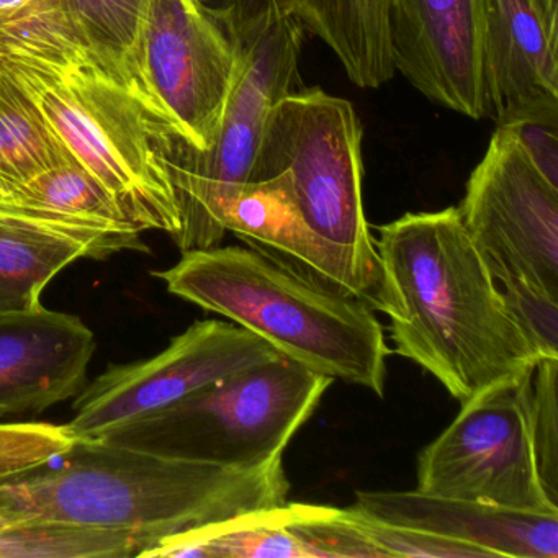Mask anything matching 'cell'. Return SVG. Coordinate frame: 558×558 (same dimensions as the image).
I'll use <instances>...</instances> for the list:
<instances>
[{"label":"cell","instance_id":"cell-31","mask_svg":"<svg viewBox=\"0 0 558 558\" xmlns=\"http://www.w3.org/2000/svg\"><path fill=\"white\" fill-rule=\"evenodd\" d=\"M14 522V519L11 518V515L8 514L5 511H0V531H4L5 527H9V525Z\"/></svg>","mask_w":558,"mask_h":558},{"label":"cell","instance_id":"cell-21","mask_svg":"<svg viewBox=\"0 0 558 558\" xmlns=\"http://www.w3.org/2000/svg\"><path fill=\"white\" fill-rule=\"evenodd\" d=\"M151 544L136 532L27 519L0 531V558L143 557Z\"/></svg>","mask_w":558,"mask_h":558},{"label":"cell","instance_id":"cell-19","mask_svg":"<svg viewBox=\"0 0 558 558\" xmlns=\"http://www.w3.org/2000/svg\"><path fill=\"white\" fill-rule=\"evenodd\" d=\"M148 2L149 0H60V5L87 44L122 77L143 109L178 136L146 81L142 34Z\"/></svg>","mask_w":558,"mask_h":558},{"label":"cell","instance_id":"cell-1","mask_svg":"<svg viewBox=\"0 0 558 558\" xmlns=\"http://www.w3.org/2000/svg\"><path fill=\"white\" fill-rule=\"evenodd\" d=\"M0 73L24 90L140 231L178 234L181 210L168 159L181 138L143 109L60 0H32L0 14Z\"/></svg>","mask_w":558,"mask_h":558},{"label":"cell","instance_id":"cell-7","mask_svg":"<svg viewBox=\"0 0 558 558\" xmlns=\"http://www.w3.org/2000/svg\"><path fill=\"white\" fill-rule=\"evenodd\" d=\"M305 31L276 0L250 32L236 38L241 66L208 151L178 140L168 166L181 210L174 236L181 253L210 250L223 243L227 231L218 208L238 185L253 179L254 161L272 107L300 86V57Z\"/></svg>","mask_w":558,"mask_h":558},{"label":"cell","instance_id":"cell-10","mask_svg":"<svg viewBox=\"0 0 558 558\" xmlns=\"http://www.w3.org/2000/svg\"><path fill=\"white\" fill-rule=\"evenodd\" d=\"M279 355L269 342L234 323L195 322L159 354L112 365L84 385L74 397L68 426L77 439H99Z\"/></svg>","mask_w":558,"mask_h":558},{"label":"cell","instance_id":"cell-13","mask_svg":"<svg viewBox=\"0 0 558 558\" xmlns=\"http://www.w3.org/2000/svg\"><path fill=\"white\" fill-rule=\"evenodd\" d=\"M142 231L0 202V312L34 308L54 277L80 259L145 250Z\"/></svg>","mask_w":558,"mask_h":558},{"label":"cell","instance_id":"cell-32","mask_svg":"<svg viewBox=\"0 0 558 558\" xmlns=\"http://www.w3.org/2000/svg\"><path fill=\"white\" fill-rule=\"evenodd\" d=\"M9 5V0H0V12L4 11Z\"/></svg>","mask_w":558,"mask_h":558},{"label":"cell","instance_id":"cell-18","mask_svg":"<svg viewBox=\"0 0 558 558\" xmlns=\"http://www.w3.org/2000/svg\"><path fill=\"white\" fill-rule=\"evenodd\" d=\"M303 31L332 51L345 76L361 89L393 80L390 0H276Z\"/></svg>","mask_w":558,"mask_h":558},{"label":"cell","instance_id":"cell-28","mask_svg":"<svg viewBox=\"0 0 558 558\" xmlns=\"http://www.w3.org/2000/svg\"><path fill=\"white\" fill-rule=\"evenodd\" d=\"M512 318L541 359H558V300L524 283L498 286Z\"/></svg>","mask_w":558,"mask_h":558},{"label":"cell","instance_id":"cell-20","mask_svg":"<svg viewBox=\"0 0 558 558\" xmlns=\"http://www.w3.org/2000/svg\"><path fill=\"white\" fill-rule=\"evenodd\" d=\"M74 159L24 90L0 73V182L15 194L35 175Z\"/></svg>","mask_w":558,"mask_h":558},{"label":"cell","instance_id":"cell-14","mask_svg":"<svg viewBox=\"0 0 558 558\" xmlns=\"http://www.w3.org/2000/svg\"><path fill=\"white\" fill-rule=\"evenodd\" d=\"M96 336L83 319L45 308L0 312V417L40 413L86 385Z\"/></svg>","mask_w":558,"mask_h":558},{"label":"cell","instance_id":"cell-3","mask_svg":"<svg viewBox=\"0 0 558 558\" xmlns=\"http://www.w3.org/2000/svg\"><path fill=\"white\" fill-rule=\"evenodd\" d=\"M54 462L0 483V511L14 522L136 532L151 538L153 547L169 535L289 501L283 457L233 470L77 439Z\"/></svg>","mask_w":558,"mask_h":558},{"label":"cell","instance_id":"cell-15","mask_svg":"<svg viewBox=\"0 0 558 558\" xmlns=\"http://www.w3.org/2000/svg\"><path fill=\"white\" fill-rule=\"evenodd\" d=\"M352 508L387 524L452 538L489 558H558V514L413 492H357Z\"/></svg>","mask_w":558,"mask_h":558},{"label":"cell","instance_id":"cell-12","mask_svg":"<svg viewBox=\"0 0 558 558\" xmlns=\"http://www.w3.org/2000/svg\"><path fill=\"white\" fill-rule=\"evenodd\" d=\"M395 70L430 102L493 120L485 66V0H390Z\"/></svg>","mask_w":558,"mask_h":558},{"label":"cell","instance_id":"cell-2","mask_svg":"<svg viewBox=\"0 0 558 558\" xmlns=\"http://www.w3.org/2000/svg\"><path fill=\"white\" fill-rule=\"evenodd\" d=\"M377 231L375 247L403 306V316L390 319L395 354L433 375L460 404L542 361L457 207L407 214Z\"/></svg>","mask_w":558,"mask_h":558},{"label":"cell","instance_id":"cell-26","mask_svg":"<svg viewBox=\"0 0 558 558\" xmlns=\"http://www.w3.org/2000/svg\"><path fill=\"white\" fill-rule=\"evenodd\" d=\"M496 126L521 146L538 174L558 189V102H544L505 113Z\"/></svg>","mask_w":558,"mask_h":558},{"label":"cell","instance_id":"cell-25","mask_svg":"<svg viewBox=\"0 0 558 558\" xmlns=\"http://www.w3.org/2000/svg\"><path fill=\"white\" fill-rule=\"evenodd\" d=\"M558 359L532 368L531 416L535 457L545 492L558 505Z\"/></svg>","mask_w":558,"mask_h":558},{"label":"cell","instance_id":"cell-29","mask_svg":"<svg viewBox=\"0 0 558 558\" xmlns=\"http://www.w3.org/2000/svg\"><path fill=\"white\" fill-rule=\"evenodd\" d=\"M234 38L251 31L269 11L274 0H204Z\"/></svg>","mask_w":558,"mask_h":558},{"label":"cell","instance_id":"cell-23","mask_svg":"<svg viewBox=\"0 0 558 558\" xmlns=\"http://www.w3.org/2000/svg\"><path fill=\"white\" fill-rule=\"evenodd\" d=\"M283 521L312 550L313 558H384L380 548L354 521L351 508L287 501Z\"/></svg>","mask_w":558,"mask_h":558},{"label":"cell","instance_id":"cell-27","mask_svg":"<svg viewBox=\"0 0 558 558\" xmlns=\"http://www.w3.org/2000/svg\"><path fill=\"white\" fill-rule=\"evenodd\" d=\"M351 511L359 527L380 548L384 558H489L486 551L472 545L404 525L387 524L355 508Z\"/></svg>","mask_w":558,"mask_h":558},{"label":"cell","instance_id":"cell-5","mask_svg":"<svg viewBox=\"0 0 558 558\" xmlns=\"http://www.w3.org/2000/svg\"><path fill=\"white\" fill-rule=\"evenodd\" d=\"M361 119L354 106L322 87L295 89L267 117L251 182L287 172L293 197L352 296L403 316L388 282L364 207Z\"/></svg>","mask_w":558,"mask_h":558},{"label":"cell","instance_id":"cell-30","mask_svg":"<svg viewBox=\"0 0 558 558\" xmlns=\"http://www.w3.org/2000/svg\"><path fill=\"white\" fill-rule=\"evenodd\" d=\"M14 198L15 197L14 194H12L11 189H9L8 185H4L2 184V182H0V202L14 201Z\"/></svg>","mask_w":558,"mask_h":558},{"label":"cell","instance_id":"cell-16","mask_svg":"<svg viewBox=\"0 0 558 558\" xmlns=\"http://www.w3.org/2000/svg\"><path fill=\"white\" fill-rule=\"evenodd\" d=\"M485 66L493 120L558 102V0H485Z\"/></svg>","mask_w":558,"mask_h":558},{"label":"cell","instance_id":"cell-4","mask_svg":"<svg viewBox=\"0 0 558 558\" xmlns=\"http://www.w3.org/2000/svg\"><path fill=\"white\" fill-rule=\"evenodd\" d=\"M155 276L172 295L259 336L283 357L384 397L390 349L361 300L319 289L253 247L189 251Z\"/></svg>","mask_w":558,"mask_h":558},{"label":"cell","instance_id":"cell-6","mask_svg":"<svg viewBox=\"0 0 558 558\" xmlns=\"http://www.w3.org/2000/svg\"><path fill=\"white\" fill-rule=\"evenodd\" d=\"M332 381L279 355L99 440L221 469H256L283 457Z\"/></svg>","mask_w":558,"mask_h":558},{"label":"cell","instance_id":"cell-22","mask_svg":"<svg viewBox=\"0 0 558 558\" xmlns=\"http://www.w3.org/2000/svg\"><path fill=\"white\" fill-rule=\"evenodd\" d=\"M14 195L19 201L50 208L58 214L138 230L125 217L106 185L77 159L35 175L22 184Z\"/></svg>","mask_w":558,"mask_h":558},{"label":"cell","instance_id":"cell-33","mask_svg":"<svg viewBox=\"0 0 558 558\" xmlns=\"http://www.w3.org/2000/svg\"><path fill=\"white\" fill-rule=\"evenodd\" d=\"M202 2H204V0H202Z\"/></svg>","mask_w":558,"mask_h":558},{"label":"cell","instance_id":"cell-24","mask_svg":"<svg viewBox=\"0 0 558 558\" xmlns=\"http://www.w3.org/2000/svg\"><path fill=\"white\" fill-rule=\"evenodd\" d=\"M76 440L68 424H0V483L53 463Z\"/></svg>","mask_w":558,"mask_h":558},{"label":"cell","instance_id":"cell-11","mask_svg":"<svg viewBox=\"0 0 558 558\" xmlns=\"http://www.w3.org/2000/svg\"><path fill=\"white\" fill-rule=\"evenodd\" d=\"M142 53L149 89L179 138L208 151L240 73L236 38L202 0H149Z\"/></svg>","mask_w":558,"mask_h":558},{"label":"cell","instance_id":"cell-9","mask_svg":"<svg viewBox=\"0 0 558 558\" xmlns=\"http://www.w3.org/2000/svg\"><path fill=\"white\" fill-rule=\"evenodd\" d=\"M457 210L498 286L524 283L558 300V189L506 130L496 126Z\"/></svg>","mask_w":558,"mask_h":558},{"label":"cell","instance_id":"cell-17","mask_svg":"<svg viewBox=\"0 0 558 558\" xmlns=\"http://www.w3.org/2000/svg\"><path fill=\"white\" fill-rule=\"evenodd\" d=\"M218 221L227 233L300 279L352 296L322 241L300 214L287 172L238 185L221 202Z\"/></svg>","mask_w":558,"mask_h":558},{"label":"cell","instance_id":"cell-8","mask_svg":"<svg viewBox=\"0 0 558 558\" xmlns=\"http://www.w3.org/2000/svg\"><path fill=\"white\" fill-rule=\"evenodd\" d=\"M532 371L505 378L460 404L456 420L416 460V489L515 511L558 514L535 457Z\"/></svg>","mask_w":558,"mask_h":558}]
</instances>
